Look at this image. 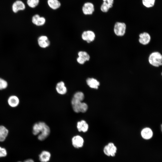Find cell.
<instances>
[{
  "instance_id": "cell-18",
  "label": "cell",
  "mask_w": 162,
  "mask_h": 162,
  "mask_svg": "<svg viewBox=\"0 0 162 162\" xmlns=\"http://www.w3.org/2000/svg\"><path fill=\"white\" fill-rule=\"evenodd\" d=\"M8 102L10 106L12 107H15L18 105L19 100L17 97L15 95H12L9 98Z\"/></svg>"
},
{
  "instance_id": "cell-22",
  "label": "cell",
  "mask_w": 162,
  "mask_h": 162,
  "mask_svg": "<svg viewBox=\"0 0 162 162\" xmlns=\"http://www.w3.org/2000/svg\"><path fill=\"white\" fill-rule=\"evenodd\" d=\"M40 0H27L26 3L29 7L31 8H34L39 4Z\"/></svg>"
},
{
  "instance_id": "cell-9",
  "label": "cell",
  "mask_w": 162,
  "mask_h": 162,
  "mask_svg": "<svg viewBox=\"0 0 162 162\" xmlns=\"http://www.w3.org/2000/svg\"><path fill=\"white\" fill-rule=\"evenodd\" d=\"M84 142L83 138L79 135L74 136L72 139V145L75 148H79L82 147Z\"/></svg>"
},
{
  "instance_id": "cell-16",
  "label": "cell",
  "mask_w": 162,
  "mask_h": 162,
  "mask_svg": "<svg viewBox=\"0 0 162 162\" xmlns=\"http://www.w3.org/2000/svg\"><path fill=\"white\" fill-rule=\"evenodd\" d=\"M86 81L87 85L92 88L97 89L100 85V82L94 78H88Z\"/></svg>"
},
{
  "instance_id": "cell-14",
  "label": "cell",
  "mask_w": 162,
  "mask_h": 162,
  "mask_svg": "<svg viewBox=\"0 0 162 162\" xmlns=\"http://www.w3.org/2000/svg\"><path fill=\"white\" fill-rule=\"evenodd\" d=\"M77 128L79 132H86L88 130V126L85 121L82 120L77 122Z\"/></svg>"
},
{
  "instance_id": "cell-29",
  "label": "cell",
  "mask_w": 162,
  "mask_h": 162,
  "mask_svg": "<svg viewBox=\"0 0 162 162\" xmlns=\"http://www.w3.org/2000/svg\"><path fill=\"white\" fill-rule=\"evenodd\" d=\"M103 2H105L107 3L111 4H113L114 0H102Z\"/></svg>"
},
{
  "instance_id": "cell-19",
  "label": "cell",
  "mask_w": 162,
  "mask_h": 162,
  "mask_svg": "<svg viewBox=\"0 0 162 162\" xmlns=\"http://www.w3.org/2000/svg\"><path fill=\"white\" fill-rule=\"evenodd\" d=\"M8 133V130L4 126H0V142L4 141Z\"/></svg>"
},
{
  "instance_id": "cell-30",
  "label": "cell",
  "mask_w": 162,
  "mask_h": 162,
  "mask_svg": "<svg viewBox=\"0 0 162 162\" xmlns=\"http://www.w3.org/2000/svg\"><path fill=\"white\" fill-rule=\"evenodd\" d=\"M24 162H34V161L32 159H29L25 160Z\"/></svg>"
},
{
  "instance_id": "cell-21",
  "label": "cell",
  "mask_w": 162,
  "mask_h": 162,
  "mask_svg": "<svg viewBox=\"0 0 162 162\" xmlns=\"http://www.w3.org/2000/svg\"><path fill=\"white\" fill-rule=\"evenodd\" d=\"M155 0H142L143 5L147 8L153 7L154 5Z\"/></svg>"
},
{
  "instance_id": "cell-28",
  "label": "cell",
  "mask_w": 162,
  "mask_h": 162,
  "mask_svg": "<svg viewBox=\"0 0 162 162\" xmlns=\"http://www.w3.org/2000/svg\"><path fill=\"white\" fill-rule=\"evenodd\" d=\"M77 61L80 64H83L86 62L83 59L79 57H78L77 58Z\"/></svg>"
},
{
  "instance_id": "cell-26",
  "label": "cell",
  "mask_w": 162,
  "mask_h": 162,
  "mask_svg": "<svg viewBox=\"0 0 162 162\" xmlns=\"http://www.w3.org/2000/svg\"><path fill=\"white\" fill-rule=\"evenodd\" d=\"M7 86V82L4 80L0 78V90L6 88Z\"/></svg>"
},
{
  "instance_id": "cell-25",
  "label": "cell",
  "mask_w": 162,
  "mask_h": 162,
  "mask_svg": "<svg viewBox=\"0 0 162 162\" xmlns=\"http://www.w3.org/2000/svg\"><path fill=\"white\" fill-rule=\"evenodd\" d=\"M73 98L82 101L84 99V96L82 92H76L74 94Z\"/></svg>"
},
{
  "instance_id": "cell-12",
  "label": "cell",
  "mask_w": 162,
  "mask_h": 162,
  "mask_svg": "<svg viewBox=\"0 0 162 162\" xmlns=\"http://www.w3.org/2000/svg\"><path fill=\"white\" fill-rule=\"evenodd\" d=\"M153 133L152 130L149 128H146L143 129L141 132L142 138L145 140H149L152 136Z\"/></svg>"
},
{
  "instance_id": "cell-27",
  "label": "cell",
  "mask_w": 162,
  "mask_h": 162,
  "mask_svg": "<svg viewBox=\"0 0 162 162\" xmlns=\"http://www.w3.org/2000/svg\"><path fill=\"white\" fill-rule=\"evenodd\" d=\"M7 154L6 149L0 146V158L5 157Z\"/></svg>"
},
{
  "instance_id": "cell-23",
  "label": "cell",
  "mask_w": 162,
  "mask_h": 162,
  "mask_svg": "<svg viewBox=\"0 0 162 162\" xmlns=\"http://www.w3.org/2000/svg\"><path fill=\"white\" fill-rule=\"evenodd\" d=\"M79 57L83 59L85 62L89 61L90 57L88 54L86 52L80 51L78 53Z\"/></svg>"
},
{
  "instance_id": "cell-1",
  "label": "cell",
  "mask_w": 162,
  "mask_h": 162,
  "mask_svg": "<svg viewBox=\"0 0 162 162\" xmlns=\"http://www.w3.org/2000/svg\"><path fill=\"white\" fill-rule=\"evenodd\" d=\"M32 133L34 135L38 134V139L40 141L45 140L49 136L50 129L44 122H39L35 123L33 127Z\"/></svg>"
},
{
  "instance_id": "cell-20",
  "label": "cell",
  "mask_w": 162,
  "mask_h": 162,
  "mask_svg": "<svg viewBox=\"0 0 162 162\" xmlns=\"http://www.w3.org/2000/svg\"><path fill=\"white\" fill-rule=\"evenodd\" d=\"M113 4H109L106 2H103L101 5L100 9L103 12H107L109 10L112 8Z\"/></svg>"
},
{
  "instance_id": "cell-4",
  "label": "cell",
  "mask_w": 162,
  "mask_h": 162,
  "mask_svg": "<svg viewBox=\"0 0 162 162\" xmlns=\"http://www.w3.org/2000/svg\"><path fill=\"white\" fill-rule=\"evenodd\" d=\"M126 27V25L124 23L117 22L114 25V32L118 36H123L125 34Z\"/></svg>"
},
{
  "instance_id": "cell-8",
  "label": "cell",
  "mask_w": 162,
  "mask_h": 162,
  "mask_svg": "<svg viewBox=\"0 0 162 162\" xmlns=\"http://www.w3.org/2000/svg\"><path fill=\"white\" fill-rule=\"evenodd\" d=\"M95 34L92 31L88 30L84 31L82 35V39L86 41L88 43L92 42L95 39Z\"/></svg>"
},
{
  "instance_id": "cell-24",
  "label": "cell",
  "mask_w": 162,
  "mask_h": 162,
  "mask_svg": "<svg viewBox=\"0 0 162 162\" xmlns=\"http://www.w3.org/2000/svg\"><path fill=\"white\" fill-rule=\"evenodd\" d=\"M45 22V18L44 17L40 16L38 18L34 24L37 26H41L44 25Z\"/></svg>"
},
{
  "instance_id": "cell-6",
  "label": "cell",
  "mask_w": 162,
  "mask_h": 162,
  "mask_svg": "<svg viewBox=\"0 0 162 162\" xmlns=\"http://www.w3.org/2000/svg\"><path fill=\"white\" fill-rule=\"evenodd\" d=\"M82 11L85 15H92L94 11V5L91 2H86L82 6Z\"/></svg>"
},
{
  "instance_id": "cell-11",
  "label": "cell",
  "mask_w": 162,
  "mask_h": 162,
  "mask_svg": "<svg viewBox=\"0 0 162 162\" xmlns=\"http://www.w3.org/2000/svg\"><path fill=\"white\" fill-rule=\"evenodd\" d=\"M38 43L40 47L45 48L50 44V41L46 36L43 35L40 37L38 39Z\"/></svg>"
},
{
  "instance_id": "cell-5",
  "label": "cell",
  "mask_w": 162,
  "mask_h": 162,
  "mask_svg": "<svg viewBox=\"0 0 162 162\" xmlns=\"http://www.w3.org/2000/svg\"><path fill=\"white\" fill-rule=\"evenodd\" d=\"M117 150V148L112 142H110L105 146L103 149L104 154L108 156L114 157Z\"/></svg>"
},
{
  "instance_id": "cell-7",
  "label": "cell",
  "mask_w": 162,
  "mask_h": 162,
  "mask_svg": "<svg viewBox=\"0 0 162 162\" xmlns=\"http://www.w3.org/2000/svg\"><path fill=\"white\" fill-rule=\"evenodd\" d=\"M26 8L24 3L20 0H17L14 2L12 5V9L14 13H17L19 11L24 10Z\"/></svg>"
},
{
  "instance_id": "cell-3",
  "label": "cell",
  "mask_w": 162,
  "mask_h": 162,
  "mask_svg": "<svg viewBox=\"0 0 162 162\" xmlns=\"http://www.w3.org/2000/svg\"><path fill=\"white\" fill-rule=\"evenodd\" d=\"M148 62L152 65L158 67L162 64V56L160 53L154 52L151 53L148 57Z\"/></svg>"
},
{
  "instance_id": "cell-17",
  "label": "cell",
  "mask_w": 162,
  "mask_h": 162,
  "mask_svg": "<svg viewBox=\"0 0 162 162\" xmlns=\"http://www.w3.org/2000/svg\"><path fill=\"white\" fill-rule=\"evenodd\" d=\"M56 90L59 94H64L67 92V88L65 86L64 83L62 81L58 82L56 87Z\"/></svg>"
},
{
  "instance_id": "cell-10",
  "label": "cell",
  "mask_w": 162,
  "mask_h": 162,
  "mask_svg": "<svg viewBox=\"0 0 162 162\" xmlns=\"http://www.w3.org/2000/svg\"><path fill=\"white\" fill-rule=\"evenodd\" d=\"M139 41L141 44L144 45L148 44L151 40L150 35L148 33L144 32L140 34L139 35Z\"/></svg>"
},
{
  "instance_id": "cell-15",
  "label": "cell",
  "mask_w": 162,
  "mask_h": 162,
  "mask_svg": "<svg viewBox=\"0 0 162 162\" xmlns=\"http://www.w3.org/2000/svg\"><path fill=\"white\" fill-rule=\"evenodd\" d=\"M47 3L49 7L53 10H57L61 6V3L58 0H47Z\"/></svg>"
},
{
  "instance_id": "cell-31",
  "label": "cell",
  "mask_w": 162,
  "mask_h": 162,
  "mask_svg": "<svg viewBox=\"0 0 162 162\" xmlns=\"http://www.w3.org/2000/svg\"><path fill=\"white\" fill-rule=\"evenodd\" d=\"M22 162L19 161V162Z\"/></svg>"
},
{
  "instance_id": "cell-13",
  "label": "cell",
  "mask_w": 162,
  "mask_h": 162,
  "mask_svg": "<svg viewBox=\"0 0 162 162\" xmlns=\"http://www.w3.org/2000/svg\"><path fill=\"white\" fill-rule=\"evenodd\" d=\"M51 154L46 151H42L39 155V160L41 162H48L51 158Z\"/></svg>"
},
{
  "instance_id": "cell-2",
  "label": "cell",
  "mask_w": 162,
  "mask_h": 162,
  "mask_svg": "<svg viewBox=\"0 0 162 162\" xmlns=\"http://www.w3.org/2000/svg\"><path fill=\"white\" fill-rule=\"evenodd\" d=\"M71 103L73 109L76 112H85L88 109L87 104L85 103L82 102V101L73 98Z\"/></svg>"
}]
</instances>
